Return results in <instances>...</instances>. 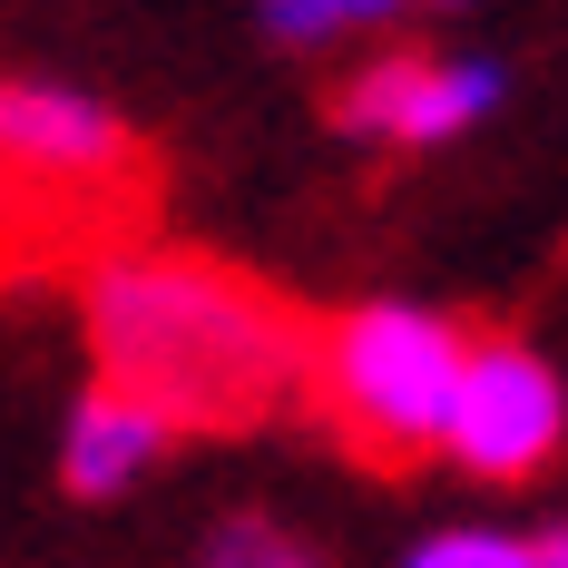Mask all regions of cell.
Returning <instances> with one entry per match:
<instances>
[{
  "label": "cell",
  "instance_id": "obj_1",
  "mask_svg": "<svg viewBox=\"0 0 568 568\" xmlns=\"http://www.w3.org/2000/svg\"><path fill=\"white\" fill-rule=\"evenodd\" d=\"M314 314L284 284L226 255L138 245L89 275V353L99 383L138 393L168 432H265L304 402Z\"/></svg>",
  "mask_w": 568,
  "mask_h": 568
},
{
  "label": "cell",
  "instance_id": "obj_2",
  "mask_svg": "<svg viewBox=\"0 0 568 568\" xmlns=\"http://www.w3.org/2000/svg\"><path fill=\"white\" fill-rule=\"evenodd\" d=\"M158 226V158L99 99L0 79V284L99 275Z\"/></svg>",
  "mask_w": 568,
  "mask_h": 568
},
{
  "label": "cell",
  "instance_id": "obj_3",
  "mask_svg": "<svg viewBox=\"0 0 568 568\" xmlns=\"http://www.w3.org/2000/svg\"><path fill=\"white\" fill-rule=\"evenodd\" d=\"M460 353L470 334L412 304H363L314 334V373H304V412L324 422V442H343L353 470L402 480L442 452L460 393Z\"/></svg>",
  "mask_w": 568,
  "mask_h": 568
},
{
  "label": "cell",
  "instance_id": "obj_4",
  "mask_svg": "<svg viewBox=\"0 0 568 568\" xmlns=\"http://www.w3.org/2000/svg\"><path fill=\"white\" fill-rule=\"evenodd\" d=\"M559 442H568L559 373L510 334H470L442 452H460V470H480V480H529V470L559 460Z\"/></svg>",
  "mask_w": 568,
  "mask_h": 568
},
{
  "label": "cell",
  "instance_id": "obj_5",
  "mask_svg": "<svg viewBox=\"0 0 568 568\" xmlns=\"http://www.w3.org/2000/svg\"><path fill=\"white\" fill-rule=\"evenodd\" d=\"M490 99H500V79H490V69H460V59H373V69L334 99V128L422 148V138L470 128Z\"/></svg>",
  "mask_w": 568,
  "mask_h": 568
},
{
  "label": "cell",
  "instance_id": "obj_6",
  "mask_svg": "<svg viewBox=\"0 0 568 568\" xmlns=\"http://www.w3.org/2000/svg\"><path fill=\"white\" fill-rule=\"evenodd\" d=\"M168 442H176V432H168V422H158L138 393L89 383L79 422H69V460H59V470H69V490H79V500H99V490H128V480L168 452Z\"/></svg>",
  "mask_w": 568,
  "mask_h": 568
},
{
  "label": "cell",
  "instance_id": "obj_7",
  "mask_svg": "<svg viewBox=\"0 0 568 568\" xmlns=\"http://www.w3.org/2000/svg\"><path fill=\"white\" fill-rule=\"evenodd\" d=\"M206 568H324L294 529H275V519H226L216 539H206Z\"/></svg>",
  "mask_w": 568,
  "mask_h": 568
},
{
  "label": "cell",
  "instance_id": "obj_8",
  "mask_svg": "<svg viewBox=\"0 0 568 568\" xmlns=\"http://www.w3.org/2000/svg\"><path fill=\"white\" fill-rule=\"evenodd\" d=\"M383 10H402V0H265V20H275L284 40H324L343 20H383Z\"/></svg>",
  "mask_w": 568,
  "mask_h": 568
},
{
  "label": "cell",
  "instance_id": "obj_9",
  "mask_svg": "<svg viewBox=\"0 0 568 568\" xmlns=\"http://www.w3.org/2000/svg\"><path fill=\"white\" fill-rule=\"evenodd\" d=\"M412 568H539L529 559V539H490V529H452V539H432Z\"/></svg>",
  "mask_w": 568,
  "mask_h": 568
},
{
  "label": "cell",
  "instance_id": "obj_10",
  "mask_svg": "<svg viewBox=\"0 0 568 568\" xmlns=\"http://www.w3.org/2000/svg\"><path fill=\"white\" fill-rule=\"evenodd\" d=\"M529 559H539V568H568V529H559V539H539Z\"/></svg>",
  "mask_w": 568,
  "mask_h": 568
}]
</instances>
